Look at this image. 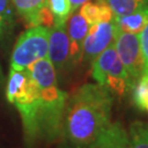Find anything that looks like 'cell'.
I'll return each mask as SVG.
<instances>
[{"label":"cell","mask_w":148,"mask_h":148,"mask_svg":"<svg viewBox=\"0 0 148 148\" xmlns=\"http://www.w3.org/2000/svg\"><path fill=\"white\" fill-rule=\"evenodd\" d=\"M113 93L100 84H85L68 95L60 138L66 148H89L111 124Z\"/></svg>","instance_id":"obj_1"},{"label":"cell","mask_w":148,"mask_h":148,"mask_svg":"<svg viewBox=\"0 0 148 148\" xmlns=\"http://www.w3.org/2000/svg\"><path fill=\"white\" fill-rule=\"evenodd\" d=\"M117 30L139 34L148 22V5L124 16H114Z\"/></svg>","instance_id":"obj_13"},{"label":"cell","mask_w":148,"mask_h":148,"mask_svg":"<svg viewBox=\"0 0 148 148\" xmlns=\"http://www.w3.org/2000/svg\"><path fill=\"white\" fill-rule=\"evenodd\" d=\"M133 100L138 109L148 111V75H143L132 90Z\"/></svg>","instance_id":"obj_17"},{"label":"cell","mask_w":148,"mask_h":148,"mask_svg":"<svg viewBox=\"0 0 148 148\" xmlns=\"http://www.w3.org/2000/svg\"><path fill=\"white\" fill-rule=\"evenodd\" d=\"M47 57L56 69V73L66 71L74 67L71 63L70 41L66 30V23L54 24L49 27Z\"/></svg>","instance_id":"obj_8"},{"label":"cell","mask_w":148,"mask_h":148,"mask_svg":"<svg viewBox=\"0 0 148 148\" xmlns=\"http://www.w3.org/2000/svg\"><path fill=\"white\" fill-rule=\"evenodd\" d=\"M89 148H131L128 134L121 123H111Z\"/></svg>","instance_id":"obj_11"},{"label":"cell","mask_w":148,"mask_h":148,"mask_svg":"<svg viewBox=\"0 0 148 148\" xmlns=\"http://www.w3.org/2000/svg\"><path fill=\"white\" fill-rule=\"evenodd\" d=\"M11 10L9 0H0V38L5 36V34L11 27Z\"/></svg>","instance_id":"obj_18"},{"label":"cell","mask_w":148,"mask_h":148,"mask_svg":"<svg viewBox=\"0 0 148 148\" xmlns=\"http://www.w3.org/2000/svg\"><path fill=\"white\" fill-rule=\"evenodd\" d=\"M140 46L144 59V73L143 75H148V22L143 29V31L139 33Z\"/></svg>","instance_id":"obj_19"},{"label":"cell","mask_w":148,"mask_h":148,"mask_svg":"<svg viewBox=\"0 0 148 148\" xmlns=\"http://www.w3.org/2000/svg\"><path fill=\"white\" fill-rule=\"evenodd\" d=\"M115 49L125 68L128 78L130 91L140 79L144 73V59L139 34L127 33L117 30L115 37Z\"/></svg>","instance_id":"obj_6"},{"label":"cell","mask_w":148,"mask_h":148,"mask_svg":"<svg viewBox=\"0 0 148 148\" xmlns=\"http://www.w3.org/2000/svg\"><path fill=\"white\" fill-rule=\"evenodd\" d=\"M0 79H2V70H1V67H0Z\"/></svg>","instance_id":"obj_21"},{"label":"cell","mask_w":148,"mask_h":148,"mask_svg":"<svg viewBox=\"0 0 148 148\" xmlns=\"http://www.w3.org/2000/svg\"><path fill=\"white\" fill-rule=\"evenodd\" d=\"M69 1L71 3V8H73V12H74V11L79 10L80 7L84 5L85 2L89 1V0H69Z\"/></svg>","instance_id":"obj_20"},{"label":"cell","mask_w":148,"mask_h":148,"mask_svg":"<svg viewBox=\"0 0 148 148\" xmlns=\"http://www.w3.org/2000/svg\"><path fill=\"white\" fill-rule=\"evenodd\" d=\"M90 29V24L79 10L74 11L66 22V30L70 41V55L73 66H76L82 60L84 42Z\"/></svg>","instance_id":"obj_10"},{"label":"cell","mask_w":148,"mask_h":148,"mask_svg":"<svg viewBox=\"0 0 148 148\" xmlns=\"http://www.w3.org/2000/svg\"><path fill=\"white\" fill-rule=\"evenodd\" d=\"M47 8L54 18V24L66 23L73 13L69 0H47Z\"/></svg>","instance_id":"obj_16"},{"label":"cell","mask_w":148,"mask_h":148,"mask_svg":"<svg viewBox=\"0 0 148 148\" xmlns=\"http://www.w3.org/2000/svg\"><path fill=\"white\" fill-rule=\"evenodd\" d=\"M49 27H30L19 36L12 51L10 69H27L37 60L48 56Z\"/></svg>","instance_id":"obj_4"},{"label":"cell","mask_w":148,"mask_h":148,"mask_svg":"<svg viewBox=\"0 0 148 148\" xmlns=\"http://www.w3.org/2000/svg\"><path fill=\"white\" fill-rule=\"evenodd\" d=\"M79 12L90 25L114 19V14L106 0H89L80 7Z\"/></svg>","instance_id":"obj_12"},{"label":"cell","mask_w":148,"mask_h":148,"mask_svg":"<svg viewBox=\"0 0 148 148\" xmlns=\"http://www.w3.org/2000/svg\"><path fill=\"white\" fill-rule=\"evenodd\" d=\"M117 27L114 19L90 25L88 34L84 42L82 60L92 63L106 48L114 43Z\"/></svg>","instance_id":"obj_7"},{"label":"cell","mask_w":148,"mask_h":148,"mask_svg":"<svg viewBox=\"0 0 148 148\" xmlns=\"http://www.w3.org/2000/svg\"><path fill=\"white\" fill-rule=\"evenodd\" d=\"M27 70L38 88L34 145L54 143L60 138L64 110L68 93L58 87L56 69L48 57L37 60Z\"/></svg>","instance_id":"obj_2"},{"label":"cell","mask_w":148,"mask_h":148,"mask_svg":"<svg viewBox=\"0 0 148 148\" xmlns=\"http://www.w3.org/2000/svg\"><path fill=\"white\" fill-rule=\"evenodd\" d=\"M128 139L131 148H148V124L136 121L131 124Z\"/></svg>","instance_id":"obj_14"},{"label":"cell","mask_w":148,"mask_h":148,"mask_svg":"<svg viewBox=\"0 0 148 148\" xmlns=\"http://www.w3.org/2000/svg\"><path fill=\"white\" fill-rule=\"evenodd\" d=\"M114 16H124L148 5V0H106Z\"/></svg>","instance_id":"obj_15"},{"label":"cell","mask_w":148,"mask_h":148,"mask_svg":"<svg viewBox=\"0 0 148 148\" xmlns=\"http://www.w3.org/2000/svg\"><path fill=\"white\" fill-rule=\"evenodd\" d=\"M5 95L8 101L16 108L21 116L25 143L29 146H34L38 88L27 69H10Z\"/></svg>","instance_id":"obj_3"},{"label":"cell","mask_w":148,"mask_h":148,"mask_svg":"<svg viewBox=\"0 0 148 148\" xmlns=\"http://www.w3.org/2000/svg\"><path fill=\"white\" fill-rule=\"evenodd\" d=\"M91 65L92 78L98 84L109 88L113 95H124L131 92L127 74L116 53L114 43L106 48Z\"/></svg>","instance_id":"obj_5"},{"label":"cell","mask_w":148,"mask_h":148,"mask_svg":"<svg viewBox=\"0 0 148 148\" xmlns=\"http://www.w3.org/2000/svg\"><path fill=\"white\" fill-rule=\"evenodd\" d=\"M16 12L30 27H52L54 18L47 8V0H11Z\"/></svg>","instance_id":"obj_9"}]
</instances>
